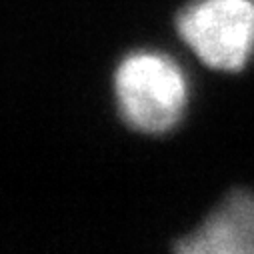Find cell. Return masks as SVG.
<instances>
[{
    "label": "cell",
    "mask_w": 254,
    "mask_h": 254,
    "mask_svg": "<svg viewBox=\"0 0 254 254\" xmlns=\"http://www.w3.org/2000/svg\"><path fill=\"white\" fill-rule=\"evenodd\" d=\"M176 28L206 66L236 72L254 52V0H194Z\"/></svg>",
    "instance_id": "2"
},
{
    "label": "cell",
    "mask_w": 254,
    "mask_h": 254,
    "mask_svg": "<svg viewBox=\"0 0 254 254\" xmlns=\"http://www.w3.org/2000/svg\"><path fill=\"white\" fill-rule=\"evenodd\" d=\"M114 96L122 120L144 134H162L180 120L188 86L172 58L152 50L132 52L114 72Z\"/></svg>",
    "instance_id": "1"
},
{
    "label": "cell",
    "mask_w": 254,
    "mask_h": 254,
    "mask_svg": "<svg viewBox=\"0 0 254 254\" xmlns=\"http://www.w3.org/2000/svg\"><path fill=\"white\" fill-rule=\"evenodd\" d=\"M174 250L184 254H254V196L250 192H232Z\"/></svg>",
    "instance_id": "3"
}]
</instances>
